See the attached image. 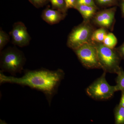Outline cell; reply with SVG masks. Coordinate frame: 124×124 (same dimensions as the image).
Wrapping results in <instances>:
<instances>
[{
    "label": "cell",
    "mask_w": 124,
    "mask_h": 124,
    "mask_svg": "<svg viewBox=\"0 0 124 124\" xmlns=\"http://www.w3.org/2000/svg\"><path fill=\"white\" fill-rule=\"evenodd\" d=\"M64 76V72L60 69L55 70L43 68L34 70L26 69L24 70V75L21 77L8 76L0 71V84H15L41 91L45 94L50 106Z\"/></svg>",
    "instance_id": "6da1fadb"
},
{
    "label": "cell",
    "mask_w": 124,
    "mask_h": 124,
    "mask_svg": "<svg viewBox=\"0 0 124 124\" xmlns=\"http://www.w3.org/2000/svg\"><path fill=\"white\" fill-rule=\"evenodd\" d=\"M26 61L24 54L15 46H9L0 51L1 71L9 72L14 76L23 70Z\"/></svg>",
    "instance_id": "7a4b0ae2"
},
{
    "label": "cell",
    "mask_w": 124,
    "mask_h": 124,
    "mask_svg": "<svg viewBox=\"0 0 124 124\" xmlns=\"http://www.w3.org/2000/svg\"><path fill=\"white\" fill-rule=\"evenodd\" d=\"M95 46L101 69L106 73L117 74L121 68L120 64L122 59L116 49L111 48L102 43Z\"/></svg>",
    "instance_id": "3957f363"
},
{
    "label": "cell",
    "mask_w": 124,
    "mask_h": 124,
    "mask_svg": "<svg viewBox=\"0 0 124 124\" xmlns=\"http://www.w3.org/2000/svg\"><path fill=\"white\" fill-rule=\"evenodd\" d=\"M106 72L104 71L101 76L89 85L86 89L88 96L94 100H107L111 98L117 91L116 85H109L106 79Z\"/></svg>",
    "instance_id": "277c9868"
},
{
    "label": "cell",
    "mask_w": 124,
    "mask_h": 124,
    "mask_svg": "<svg viewBox=\"0 0 124 124\" xmlns=\"http://www.w3.org/2000/svg\"><path fill=\"white\" fill-rule=\"evenodd\" d=\"M82 65L87 69H101L95 44L86 43L74 50Z\"/></svg>",
    "instance_id": "5b68a950"
},
{
    "label": "cell",
    "mask_w": 124,
    "mask_h": 124,
    "mask_svg": "<svg viewBox=\"0 0 124 124\" xmlns=\"http://www.w3.org/2000/svg\"><path fill=\"white\" fill-rule=\"evenodd\" d=\"M92 29L87 24H81L73 29L68 36L67 45L70 48L75 50L88 43L91 37Z\"/></svg>",
    "instance_id": "8992f818"
},
{
    "label": "cell",
    "mask_w": 124,
    "mask_h": 124,
    "mask_svg": "<svg viewBox=\"0 0 124 124\" xmlns=\"http://www.w3.org/2000/svg\"><path fill=\"white\" fill-rule=\"evenodd\" d=\"M10 34L12 42L15 45L23 47L29 45L31 37L26 27L22 22L15 23Z\"/></svg>",
    "instance_id": "52a82bcc"
},
{
    "label": "cell",
    "mask_w": 124,
    "mask_h": 124,
    "mask_svg": "<svg viewBox=\"0 0 124 124\" xmlns=\"http://www.w3.org/2000/svg\"><path fill=\"white\" fill-rule=\"evenodd\" d=\"M65 13L58 10L47 8L42 11L41 17L48 24H57L65 17Z\"/></svg>",
    "instance_id": "ba28073f"
},
{
    "label": "cell",
    "mask_w": 124,
    "mask_h": 124,
    "mask_svg": "<svg viewBox=\"0 0 124 124\" xmlns=\"http://www.w3.org/2000/svg\"><path fill=\"white\" fill-rule=\"evenodd\" d=\"M115 15L114 9L105 10L96 16L95 19V23L101 26L109 27L113 22Z\"/></svg>",
    "instance_id": "9c48e42d"
},
{
    "label": "cell",
    "mask_w": 124,
    "mask_h": 124,
    "mask_svg": "<svg viewBox=\"0 0 124 124\" xmlns=\"http://www.w3.org/2000/svg\"><path fill=\"white\" fill-rule=\"evenodd\" d=\"M75 8L78 10L85 20H86L90 19L96 11L95 7L86 5H76Z\"/></svg>",
    "instance_id": "30bf717a"
},
{
    "label": "cell",
    "mask_w": 124,
    "mask_h": 124,
    "mask_svg": "<svg viewBox=\"0 0 124 124\" xmlns=\"http://www.w3.org/2000/svg\"><path fill=\"white\" fill-rule=\"evenodd\" d=\"M115 124H124V108L119 104L115 110Z\"/></svg>",
    "instance_id": "8fae6325"
},
{
    "label": "cell",
    "mask_w": 124,
    "mask_h": 124,
    "mask_svg": "<svg viewBox=\"0 0 124 124\" xmlns=\"http://www.w3.org/2000/svg\"><path fill=\"white\" fill-rule=\"evenodd\" d=\"M107 35L106 30L103 28H100L96 30L93 33L91 37V39L95 42L103 43Z\"/></svg>",
    "instance_id": "7c38bea8"
},
{
    "label": "cell",
    "mask_w": 124,
    "mask_h": 124,
    "mask_svg": "<svg viewBox=\"0 0 124 124\" xmlns=\"http://www.w3.org/2000/svg\"><path fill=\"white\" fill-rule=\"evenodd\" d=\"M103 44L106 46L111 48H114L117 43V39L112 33L107 34Z\"/></svg>",
    "instance_id": "4fadbf2b"
},
{
    "label": "cell",
    "mask_w": 124,
    "mask_h": 124,
    "mask_svg": "<svg viewBox=\"0 0 124 124\" xmlns=\"http://www.w3.org/2000/svg\"><path fill=\"white\" fill-rule=\"evenodd\" d=\"M117 75L116 79V85L117 91L124 92V71L121 68Z\"/></svg>",
    "instance_id": "5bb4252c"
},
{
    "label": "cell",
    "mask_w": 124,
    "mask_h": 124,
    "mask_svg": "<svg viewBox=\"0 0 124 124\" xmlns=\"http://www.w3.org/2000/svg\"><path fill=\"white\" fill-rule=\"evenodd\" d=\"M52 5V8L66 13L67 9L64 0H49Z\"/></svg>",
    "instance_id": "9a60e30c"
},
{
    "label": "cell",
    "mask_w": 124,
    "mask_h": 124,
    "mask_svg": "<svg viewBox=\"0 0 124 124\" xmlns=\"http://www.w3.org/2000/svg\"><path fill=\"white\" fill-rule=\"evenodd\" d=\"M9 40V36L1 28L0 30V51H1Z\"/></svg>",
    "instance_id": "2e32d148"
},
{
    "label": "cell",
    "mask_w": 124,
    "mask_h": 124,
    "mask_svg": "<svg viewBox=\"0 0 124 124\" xmlns=\"http://www.w3.org/2000/svg\"><path fill=\"white\" fill-rule=\"evenodd\" d=\"M32 4L37 8L43 7L46 4L48 0H29Z\"/></svg>",
    "instance_id": "e0dca14e"
},
{
    "label": "cell",
    "mask_w": 124,
    "mask_h": 124,
    "mask_svg": "<svg viewBox=\"0 0 124 124\" xmlns=\"http://www.w3.org/2000/svg\"><path fill=\"white\" fill-rule=\"evenodd\" d=\"M78 5L92 6L95 7L93 0H77V5Z\"/></svg>",
    "instance_id": "ac0fdd59"
},
{
    "label": "cell",
    "mask_w": 124,
    "mask_h": 124,
    "mask_svg": "<svg viewBox=\"0 0 124 124\" xmlns=\"http://www.w3.org/2000/svg\"><path fill=\"white\" fill-rule=\"evenodd\" d=\"M67 10L70 8H75L77 0H64Z\"/></svg>",
    "instance_id": "d6986e66"
},
{
    "label": "cell",
    "mask_w": 124,
    "mask_h": 124,
    "mask_svg": "<svg viewBox=\"0 0 124 124\" xmlns=\"http://www.w3.org/2000/svg\"><path fill=\"white\" fill-rule=\"evenodd\" d=\"M122 59H124V48L121 46L116 49Z\"/></svg>",
    "instance_id": "ffe728a7"
},
{
    "label": "cell",
    "mask_w": 124,
    "mask_h": 124,
    "mask_svg": "<svg viewBox=\"0 0 124 124\" xmlns=\"http://www.w3.org/2000/svg\"><path fill=\"white\" fill-rule=\"evenodd\" d=\"M97 1L100 4L107 5L112 2L113 0H97Z\"/></svg>",
    "instance_id": "44dd1931"
},
{
    "label": "cell",
    "mask_w": 124,
    "mask_h": 124,
    "mask_svg": "<svg viewBox=\"0 0 124 124\" xmlns=\"http://www.w3.org/2000/svg\"><path fill=\"white\" fill-rule=\"evenodd\" d=\"M119 104L124 108V92H122L121 98Z\"/></svg>",
    "instance_id": "7402d4cb"
},
{
    "label": "cell",
    "mask_w": 124,
    "mask_h": 124,
    "mask_svg": "<svg viewBox=\"0 0 124 124\" xmlns=\"http://www.w3.org/2000/svg\"><path fill=\"white\" fill-rule=\"evenodd\" d=\"M121 9H122V14L124 16V1L122 2L121 4Z\"/></svg>",
    "instance_id": "603a6c76"
},
{
    "label": "cell",
    "mask_w": 124,
    "mask_h": 124,
    "mask_svg": "<svg viewBox=\"0 0 124 124\" xmlns=\"http://www.w3.org/2000/svg\"></svg>",
    "instance_id": "cb8c5ba5"
}]
</instances>
